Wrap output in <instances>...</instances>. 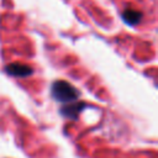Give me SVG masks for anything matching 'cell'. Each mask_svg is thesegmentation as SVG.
Masks as SVG:
<instances>
[{"instance_id": "cell-1", "label": "cell", "mask_w": 158, "mask_h": 158, "mask_svg": "<svg viewBox=\"0 0 158 158\" xmlns=\"http://www.w3.org/2000/svg\"><path fill=\"white\" fill-rule=\"evenodd\" d=\"M52 96L60 102L69 104L77 101L79 98V91L65 80H57L52 84Z\"/></svg>"}, {"instance_id": "cell-4", "label": "cell", "mask_w": 158, "mask_h": 158, "mask_svg": "<svg viewBox=\"0 0 158 158\" xmlns=\"http://www.w3.org/2000/svg\"><path fill=\"white\" fill-rule=\"evenodd\" d=\"M142 19V12L141 11H137V10H133V9H126L123 12H122V20L128 23V25H136L141 21Z\"/></svg>"}, {"instance_id": "cell-3", "label": "cell", "mask_w": 158, "mask_h": 158, "mask_svg": "<svg viewBox=\"0 0 158 158\" xmlns=\"http://www.w3.org/2000/svg\"><path fill=\"white\" fill-rule=\"evenodd\" d=\"M85 102H81V101H73L68 105H64L62 109H60V114L67 117V118H72V120H75L79 114L83 111V109L85 107Z\"/></svg>"}, {"instance_id": "cell-2", "label": "cell", "mask_w": 158, "mask_h": 158, "mask_svg": "<svg viewBox=\"0 0 158 158\" xmlns=\"http://www.w3.org/2000/svg\"><path fill=\"white\" fill-rule=\"evenodd\" d=\"M5 72L12 77L17 78H26L33 73V69L23 63H11L5 67Z\"/></svg>"}]
</instances>
